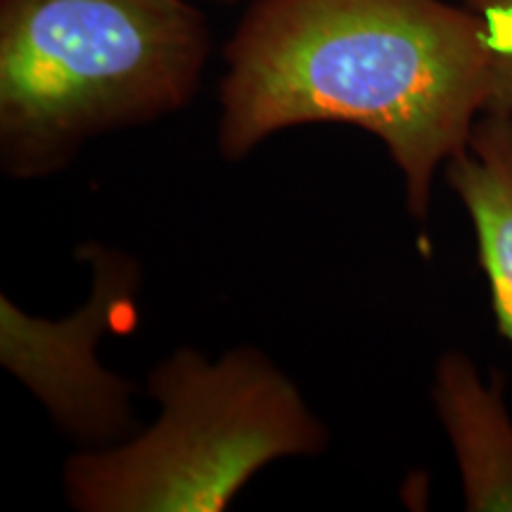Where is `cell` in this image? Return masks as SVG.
<instances>
[{
	"label": "cell",
	"mask_w": 512,
	"mask_h": 512,
	"mask_svg": "<svg viewBox=\"0 0 512 512\" xmlns=\"http://www.w3.org/2000/svg\"><path fill=\"white\" fill-rule=\"evenodd\" d=\"M216 147L240 162L306 124L363 128L387 147L415 221L491 100L482 24L444 0H256L223 50Z\"/></svg>",
	"instance_id": "6da1fadb"
},
{
	"label": "cell",
	"mask_w": 512,
	"mask_h": 512,
	"mask_svg": "<svg viewBox=\"0 0 512 512\" xmlns=\"http://www.w3.org/2000/svg\"><path fill=\"white\" fill-rule=\"evenodd\" d=\"M209 53L190 0H0V166L55 176L93 138L181 112Z\"/></svg>",
	"instance_id": "7a4b0ae2"
},
{
	"label": "cell",
	"mask_w": 512,
	"mask_h": 512,
	"mask_svg": "<svg viewBox=\"0 0 512 512\" xmlns=\"http://www.w3.org/2000/svg\"><path fill=\"white\" fill-rule=\"evenodd\" d=\"M157 420L119 444L64 463V498L81 512H221L268 465L318 456L325 422L261 349L216 361L181 347L147 377Z\"/></svg>",
	"instance_id": "3957f363"
},
{
	"label": "cell",
	"mask_w": 512,
	"mask_h": 512,
	"mask_svg": "<svg viewBox=\"0 0 512 512\" xmlns=\"http://www.w3.org/2000/svg\"><path fill=\"white\" fill-rule=\"evenodd\" d=\"M76 259L91 271V292L69 316L38 318L0 297V363L64 434L83 448H102L136 434L138 387L102 366L98 347L136 323L143 266L98 240L81 242Z\"/></svg>",
	"instance_id": "277c9868"
},
{
	"label": "cell",
	"mask_w": 512,
	"mask_h": 512,
	"mask_svg": "<svg viewBox=\"0 0 512 512\" xmlns=\"http://www.w3.org/2000/svg\"><path fill=\"white\" fill-rule=\"evenodd\" d=\"M432 399L456 453L465 510L512 512V420L501 384H484L470 358L446 351Z\"/></svg>",
	"instance_id": "5b68a950"
},
{
	"label": "cell",
	"mask_w": 512,
	"mask_h": 512,
	"mask_svg": "<svg viewBox=\"0 0 512 512\" xmlns=\"http://www.w3.org/2000/svg\"><path fill=\"white\" fill-rule=\"evenodd\" d=\"M444 171L470 211L498 330L512 344V112L479 114L465 150Z\"/></svg>",
	"instance_id": "8992f818"
},
{
	"label": "cell",
	"mask_w": 512,
	"mask_h": 512,
	"mask_svg": "<svg viewBox=\"0 0 512 512\" xmlns=\"http://www.w3.org/2000/svg\"><path fill=\"white\" fill-rule=\"evenodd\" d=\"M482 24L491 69V100L486 110L512 112V0H460Z\"/></svg>",
	"instance_id": "52a82bcc"
},
{
	"label": "cell",
	"mask_w": 512,
	"mask_h": 512,
	"mask_svg": "<svg viewBox=\"0 0 512 512\" xmlns=\"http://www.w3.org/2000/svg\"><path fill=\"white\" fill-rule=\"evenodd\" d=\"M219 3H235V0H219Z\"/></svg>",
	"instance_id": "ba28073f"
}]
</instances>
